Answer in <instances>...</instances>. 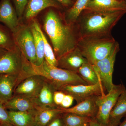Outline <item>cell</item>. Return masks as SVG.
<instances>
[{
  "mask_svg": "<svg viewBox=\"0 0 126 126\" xmlns=\"http://www.w3.org/2000/svg\"><path fill=\"white\" fill-rule=\"evenodd\" d=\"M43 20V29L52 44L57 60L77 46L79 38L75 26L66 23L61 11L47 9Z\"/></svg>",
  "mask_w": 126,
  "mask_h": 126,
  "instance_id": "obj_1",
  "label": "cell"
},
{
  "mask_svg": "<svg viewBox=\"0 0 126 126\" xmlns=\"http://www.w3.org/2000/svg\"><path fill=\"white\" fill-rule=\"evenodd\" d=\"M126 13V10L98 11L85 9L75 25L79 39L111 35L113 27Z\"/></svg>",
  "mask_w": 126,
  "mask_h": 126,
  "instance_id": "obj_2",
  "label": "cell"
},
{
  "mask_svg": "<svg viewBox=\"0 0 126 126\" xmlns=\"http://www.w3.org/2000/svg\"><path fill=\"white\" fill-rule=\"evenodd\" d=\"M116 42L112 35L82 38L79 40L77 47L88 62L93 65L106 58Z\"/></svg>",
  "mask_w": 126,
  "mask_h": 126,
  "instance_id": "obj_3",
  "label": "cell"
},
{
  "mask_svg": "<svg viewBox=\"0 0 126 126\" xmlns=\"http://www.w3.org/2000/svg\"><path fill=\"white\" fill-rule=\"evenodd\" d=\"M30 74L44 77L56 90L67 85L87 84L77 73L52 66L45 60L39 67L31 64Z\"/></svg>",
  "mask_w": 126,
  "mask_h": 126,
  "instance_id": "obj_4",
  "label": "cell"
},
{
  "mask_svg": "<svg viewBox=\"0 0 126 126\" xmlns=\"http://www.w3.org/2000/svg\"><path fill=\"white\" fill-rule=\"evenodd\" d=\"M119 50V43L116 41L110 53L106 58L93 65L100 82L107 93L110 92L115 86L113 83V74L116 57Z\"/></svg>",
  "mask_w": 126,
  "mask_h": 126,
  "instance_id": "obj_5",
  "label": "cell"
},
{
  "mask_svg": "<svg viewBox=\"0 0 126 126\" xmlns=\"http://www.w3.org/2000/svg\"><path fill=\"white\" fill-rule=\"evenodd\" d=\"M28 62L16 46L0 58V75H18L21 76V81L26 78L25 70Z\"/></svg>",
  "mask_w": 126,
  "mask_h": 126,
  "instance_id": "obj_6",
  "label": "cell"
},
{
  "mask_svg": "<svg viewBox=\"0 0 126 126\" xmlns=\"http://www.w3.org/2000/svg\"><path fill=\"white\" fill-rule=\"evenodd\" d=\"M16 47L23 56L32 64L35 65L36 54L34 40L30 26L20 25L16 32L13 34Z\"/></svg>",
  "mask_w": 126,
  "mask_h": 126,
  "instance_id": "obj_7",
  "label": "cell"
},
{
  "mask_svg": "<svg viewBox=\"0 0 126 126\" xmlns=\"http://www.w3.org/2000/svg\"><path fill=\"white\" fill-rule=\"evenodd\" d=\"M125 87L123 84L115 85L107 94L98 96L97 100L98 110L96 119L103 126H108L111 111Z\"/></svg>",
  "mask_w": 126,
  "mask_h": 126,
  "instance_id": "obj_8",
  "label": "cell"
},
{
  "mask_svg": "<svg viewBox=\"0 0 126 126\" xmlns=\"http://www.w3.org/2000/svg\"><path fill=\"white\" fill-rule=\"evenodd\" d=\"M59 90L71 95L77 103L94 95L101 96L105 94L104 92L105 90L101 82L93 85H67L62 87Z\"/></svg>",
  "mask_w": 126,
  "mask_h": 126,
  "instance_id": "obj_9",
  "label": "cell"
},
{
  "mask_svg": "<svg viewBox=\"0 0 126 126\" xmlns=\"http://www.w3.org/2000/svg\"><path fill=\"white\" fill-rule=\"evenodd\" d=\"M46 80L44 77L40 75L28 76L16 86L14 91L15 95L21 94L36 98Z\"/></svg>",
  "mask_w": 126,
  "mask_h": 126,
  "instance_id": "obj_10",
  "label": "cell"
},
{
  "mask_svg": "<svg viewBox=\"0 0 126 126\" xmlns=\"http://www.w3.org/2000/svg\"><path fill=\"white\" fill-rule=\"evenodd\" d=\"M98 96L94 95L89 97L72 107L58 108L61 113H73L91 119H95L98 112L97 100Z\"/></svg>",
  "mask_w": 126,
  "mask_h": 126,
  "instance_id": "obj_11",
  "label": "cell"
},
{
  "mask_svg": "<svg viewBox=\"0 0 126 126\" xmlns=\"http://www.w3.org/2000/svg\"><path fill=\"white\" fill-rule=\"evenodd\" d=\"M50 7L63 11L64 9L55 0H29L25 8L23 16L26 19H34L41 12Z\"/></svg>",
  "mask_w": 126,
  "mask_h": 126,
  "instance_id": "obj_12",
  "label": "cell"
},
{
  "mask_svg": "<svg viewBox=\"0 0 126 126\" xmlns=\"http://www.w3.org/2000/svg\"><path fill=\"white\" fill-rule=\"evenodd\" d=\"M19 18L11 0H1L0 2V22L4 23L13 34L19 26Z\"/></svg>",
  "mask_w": 126,
  "mask_h": 126,
  "instance_id": "obj_13",
  "label": "cell"
},
{
  "mask_svg": "<svg viewBox=\"0 0 126 126\" xmlns=\"http://www.w3.org/2000/svg\"><path fill=\"white\" fill-rule=\"evenodd\" d=\"M87 63V60L77 47L58 60L57 67L77 73L81 66Z\"/></svg>",
  "mask_w": 126,
  "mask_h": 126,
  "instance_id": "obj_14",
  "label": "cell"
},
{
  "mask_svg": "<svg viewBox=\"0 0 126 126\" xmlns=\"http://www.w3.org/2000/svg\"><path fill=\"white\" fill-rule=\"evenodd\" d=\"M21 81L20 75L0 74V102L4 104L13 96L16 86Z\"/></svg>",
  "mask_w": 126,
  "mask_h": 126,
  "instance_id": "obj_15",
  "label": "cell"
},
{
  "mask_svg": "<svg viewBox=\"0 0 126 126\" xmlns=\"http://www.w3.org/2000/svg\"><path fill=\"white\" fill-rule=\"evenodd\" d=\"M4 105L6 108L10 110L20 111H31L39 108L36 105L35 98L21 94L13 96Z\"/></svg>",
  "mask_w": 126,
  "mask_h": 126,
  "instance_id": "obj_16",
  "label": "cell"
},
{
  "mask_svg": "<svg viewBox=\"0 0 126 126\" xmlns=\"http://www.w3.org/2000/svg\"><path fill=\"white\" fill-rule=\"evenodd\" d=\"M86 9L104 11L126 10V4L124 0H89Z\"/></svg>",
  "mask_w": 126,
  "mask_h": 126,
  "instance_id": "obj_17",
  "label": "cell"
},
{
  "mask_svg": "<svg viewBox=\"0 0 126 126\" xmlns=\"http://www.w3.org/2000/svg\"><path fill=\"white\" fill-rule=\"evenodd\" d=\"M55 90L53 86L46 79L38 95L35 98L36 105L39 108H57L53 99Z\"/></svg>",
  "mask_w": 126,
  "mask_h": 126,
  "instance_id": "obj_18",
  "label": "cell"
},
{
  "mask_svg": "<svg viewBox=\"0 0 126 126\" xmlns=\"http://www.w3.org/2000/svg\"><path fill=\"white\" fill-rule=\"evenodd\" d=\"M126 115V89L122 92L110 112L108 126H118L121 120Z\"/></svg>",
  "mask_w": 126,
  "mask_h": 126,
  "instance_id": "obj_19",
  "label": "cell"
},
{
  "mask_svg": "<svg viewBox=\"0 0 126 126\" xmlns=\"http://www.w3.org/2000/svg\"><path fill=\"white\" fill-rule=\"evenodd\" d=\"M37 110L31 111L10 110L8 113L10 119L15 126H31L35 123V117Z\"/></svg>",
  "mask_w": 126,
  "mask_h": 126,
  "instance_id": "obj_20",
  "label": "cell"
},
{
  "mask_svg": "<svg viewBox=\"0 0 126 126\" xmlns=\"http://www.w3.org/2000/svg\"><path fill=\"white\" fill-rule=\"evenodd\" d=\"M89 1L76 0L72 7L64 10L63 16L66 23L69 24H75L79 16L86 9Z\"/></svg>",
  "mask_w": 126,
  "mask_h": 126,
  "instance_id": "obj_21",
  "label": "cell"
},
{
  "mask_svg": "<svg viewBox=\"0 0 126 126\" xmlns=\"http://www.w3.org/2000/svg\"><path fill=\"white\" fill-rule=\"evenodd\" d=\"M58 108H38L35 117V123L40 126H47L55 118L61 114Z\"/></svg>",
  "mask_w": 126,
  "mask_h": 126,
  "instance_id": "obj_22",
  "label": "cell"
},
{
  "mask_svg": "<svg viewBox=\"0 0 126 126\" xmlns=\"http://www.w3.org/2000/svg\"><path fill=\"white\" fill-rule=\"evenodd\" d=\"M32 22L35 27L38 30L42 36L44 46L45 60L50 65L54 67L58 66V60L55 55L53 48L50 45L45 35L44 32L41 28L39 24L35 20H32Z\"/></svg>",
  "mask_w": 126,
  "mask_h": 126,
  "instance_id": "obj_23",
  "label": "cell"
},
{
  "mask_svg": "<svg viewBox=\"0 0 126 126\" xmlns=\"http://www.w3.org/2000/svg\"><path fill=\"white\" fill-rule=\"evenodd\" d=\"M77 73L88 85H95L100 82L99 77L93 65L89 63L83 64Z\"/></svg>",
  "mask_w": 126,
  "mask_h": 126,
  "instance_id": "obj_24",
  "label": "cell"
},
{
  "mask_svg": "<svg viewBox=\"0 0 126 126\" xmlns=\"http://www.w3.org/2000/svg\"><path fill=\"white\" fill-rule=\"evenodd\" d=\"M30 27L33 35L36 51V63L35 65L34 66L39 67L43 64L45 61L44 41L39 32L32 22Z\"/></svg>",
  "mask_w": 126,
  "mask_h": 126,
  "instance_id": "obj_25",
  "label": "cell"
},
{
  "mask_svg": "<svg viewBox=\"0 0 126 126\" xmlns=\"http://www.w3.org/2000/svg\"><path fill=\"white\" fill-rule=\"evenodd\" d=\"M64 126H89L92 119L71 113H62Z\"/></svg>",
  "mask_w": 126,
  "mask_h": 126,
  "instance_id": "obj_26",
  "label": "cell"
},
{
  "mask_svg": "<svg viewBox=\"0 0 126 126\" xmlns=\"http://www.w3.org/2000/svg\"><path fill=\"white\" fill-rule=\"evenodd\" d=\"M0 47L7 51L15 48L16 46L14 40H12L7 33L0 30Z\"/></svg>",
  "mask_w": 126,
  "mask_h": 126,
  "instance_id": "obj_27",
  "label": "cell"
},
{
  "mask_svg": "<svg viewBox=\"0 0 126 126\" xmlns=\"http://www.w3.org/2000/svg\"><path fill=\"white\" fill-rule=\"evenodd\" d=\"M4 104L0 102V126H15L10 119Z\"/></svg>",
  "mask_w": 126,
  "mask_h": 126,
  "instance_id": "obj_28",
  "label": "cell"
},
{
  "mask_svg": "<svg viewBox=\"0 0 126 126\" xmlns=\"http://www.w3.org/2000/svg\"><path fill=\"white\" fill-rule=\"evenodd\" d=\"M29 0H11L15 6V9L19 19L22 18L25 8Z\"/></svg>",
  "mask_w": 126,
  "mask_h": 126,
  "instance_id": "obj_29",
  "label": "cell"
},
{
  "mask_svg": "<svg viewBox=\"0 0 126 126\" xmlns=\"http://www.w3.org/2000/svg\"><path fill=\"white\" fill-rule=\"evenodd\" d=\"M65 94V93L61 90H56L55 91L54 94V101L57 108L59 107Z\"/></svg>",
  "mask_w": 126,
  "mask_h": 126,
  "instance_id": "obj_30",
  "label": "cell"
},
{
  "mask_svg": "<svg viewBox=\"0 0 126 126\" xmlns=\"http://www.w3.org/2000/svg\"><path fill=\"white\" fill-rule=\"evenodd\" d=\"M74 99L70 94L65 93V96L61 102L59 107L62 108H70L73 104Z\"/></svg>",
  "mask_w": 126,
  "mask_h": 126,
  "instance_id": "obj_31",
  "label": "cell"
},
{
  "mask_svg": "<svg viewBox=\"0 0 126 126\" xmlns=\"http://www.w3.org/2000/svg\"><path fill=\"white\" fill-rule=\"evenodd\" d=\"M62 113L55 118L47 126H64Z\"/></svg>",
  "mask_w": 126,
  "mask_h": 126,
  "instance_id": "obj_32",
  "label": "cell"
},
{
  "mask_svg": "<svg viewBox=\"0 0 126 126\" xmlns=\"http://www.w3.org/2000/svg\"><path fill=\"white\" fill-rule=\"evenodd\" d=\"M59 2L64 9V10L69 9L73 4L74 2L72 0H55Z\"/></svg>",
  "mask_w": 126,
  "mask_h": 126,
  "instance_id": "obj_33",
  "label": "cell"
},
{
  "mask_svg": "<svg viewBox=\"0 0 126 126\" xmlns=\"http://www.w3.org/2000/svg\"><path fill=\"white\" fill-rule=\"evenodd\" d=\"M89 126H105L99 123L96 119H92Z\"/></svg>",
  "mask_w": 126,
  "mask_h": 126,
  "instance_id": "obj_34",
  "label": "cell"
},
{
  "mask_svg": "<svg viewBox=\"0 0 126 126\" xmlns=\"http://www.w3.org/2000/svg\"><path fill=\"white\" fill-rule=\"evenodd\" d=\"M7 50L2 48L1 47H0V58L5 53L7 52Z\"/></svg>",
  "mask_w": 126,
  "mask_h": 126,
  "instance_id": "obj_35",
  "label": "cell"
},
{
  "mask_svg": "<svg viewBox=\"0 0 126 126\" xmlns=\"http://www.w3.org/2000/svg\"><path fill=\"white\" fill-rule=\"evenodd\" d=\"M125 118L124 121L122 122H121V124H119L118 126H126V115L125 116Z\"/></svg>",
  "mask_w": 126,
  "mask_h": 126,
  "instance_id": "obj_36",
  "label": "cell"
},
{
  "mask_svg": "<svg viewBox=\"0 0 126 126\" xmlns=\"http://www.w3.org/2000/svg\"><path fill=\"white\" fill-rule=\"evenodd\" d=\"M39 126V125H38V124H36V123H35L34 124H33L32 126Z\"/></svg>",
  "mask_w": 126,
  "mask_h": 126,
  "instance_id": "obj_37",
  "label": "cell"
},
{
  "mask_svg": "<svg viewBox=\"0 0 126 126\" xmlns=\"http://www.w3.org/2000/svg\"><path fill=\"white\" fill-rule=\"evenodd\" d=\"M72 0L73 1H74V2H75V1H76V0Z\"/></svg>",
  "mask_w": 126,
  "mask_h": 126,
  "instance_id": "obj_38",
  "label": "cell"
},
{
  "mask_svg": "<svg viewBox=\"0 0 126 126\" xmlns=\"http://www.w3.org/2000/svg\"><path fill=\"white\" fill-rule=\"evenodd\" d=\"M124 1H125V2H126V0H124Z\"/></svg>",
  "mask_w": 126,
  "mask_h": 126,
  "instance_id": "obj_39",
  "label": "cell"
},
{
  "mask_svg": "<svg viewBox=\"0 0 126 126\" xmlns=\"http://www.w3.org/2000/svg\"><path fill=\"white\" fill-rule=\"evenodd\" d=\"M119 0V1H123V0Z\"/></svg>",
  "mask_w": 126,
  "mask_h": 126,
  "instance_id": "obj_40",
  "label": "cell"
},
{
  "mask_svg": "<svg viewBox=\"0 0 126 126\" xmlns=\"http://www.w3.org/2000/svg\"></svg>",
  "mask_w": 126,
  "mask_h": 126,
  "instance_id": "obj_41",
  "label": "cell"
}]
</instances>
